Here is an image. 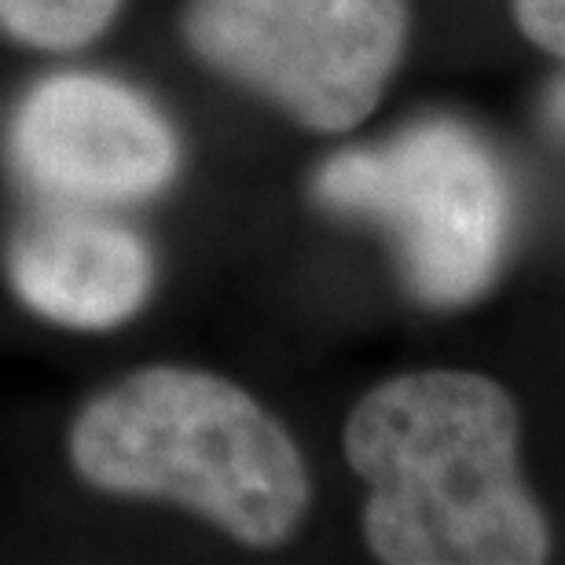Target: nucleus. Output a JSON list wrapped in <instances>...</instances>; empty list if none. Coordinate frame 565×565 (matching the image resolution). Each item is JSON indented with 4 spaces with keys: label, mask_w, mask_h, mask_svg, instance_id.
Returning a JSON list of instances; mask_svg holds the SVG:
<instances>
[{
    "label": "nucleus",
    "mask_w": 565,
    "mask_h": 565,
    "mask_svg": "<svg viewBox=\"0 0 565 565\" xmlns=\"http://www.w3.org/2000/svg\"><path fill=\"white\" fill-rule=\"evenodd\" d=\"M345 456L371 489L364 533L382 562H544V518L518 481V415L495 382L467 371L382 382L349 415Z\"/></svg>",
    "instance_id": "f257e3e1"
},
{
    "label": "nucleus",
    "mask_w": 565,
    "mask_h": 565,
    "mask_svg": "<svg viewBox=\"0 0 565 565\" xmlns=\"http://www.w3.org/2000/svg\"><path fill=\"white\" fill-rule=\"evenodd\" d=\"M71 459L93 489L184 503L250 547L282 544L309 503L290 434L210 371L121 379L77 415Z\"/></svg>",
    "instance_id": "f03ea898"
},
{
    "label": "nucleus",
    "mask_w": 565,
    "mask_h": 565,
    "mask_svg": "<svg viewBox=\"0 0 565 565\" xmlns=\"http://www.w3.org/2000/svg\"><path fill=\"white\" fill-rule=\"evenodd\" d=\"M320 199L386 224L408 282L429 305H459L489 287L511 217L495 158L451 121L415 126L382 151L331 158Z\"/></svg>",
    "instance_id": "7ed1b4c3"
},
{
    "label": "nucleus",
    "mask_w": 565,
    "mask_h": 565,
    "mask_svg": "<svg viewBox=\"0 0 565 565\" xmlns=\"http://www.w3.org/2000/svg\"><path fill=\"white\" fill-rule=\"evenodd\" d=\"M404 33V0H191L188 8V38L202 60L320 132H345L375 110Z\"/></svg>",
    "instance_id": "20e7f679"
},
{
    "label": "nucleus",
    "mask_w": 565,
    "mask_h": 565,
    "mask_svg": "<svg viewBox=\"0 0 565 565\" xmlns=\"http://www.w3.org/2000/svg\"><path fill=\"white\" fill-rule=\"evenodd\" d=\"M11 143L22 173L66 202L154 195L177 166L169 121L129 85L96 74H63L33 88Z\"/></svg>",
    "instance_id": "39448f33"
},
{
    "label": "nucleus",
    "mask_w": 565,
    "mask_h": 565,
    "mask_svg": "<svg viewBox=\"0 0 565 565\" xmlns=\"http://www.w3.org/2000/svg\"><path fill=\"white\" fill-rule=\"evenodd\" d=\"M11 282L33 312L63 327L104 331L126 323L151 290V254L115 221L49 213L11 246Z\"/></svg>",
    "instance_id": "423d86ee"
},
{
    "label": "nucleus",
    "mask_w": 565,
    "mask_h": 565,
    "mask_svg": "<svg viewBox=\"0 0 565 565\" xmlns=\"http://www.w3.org/2000/svg\"><path fill=\"white\" fill-rule=\"evenodd\" d=\"M121 0H0V26L22 44L66 52L93 41Z\"/></svg>",
    "instance_id": "0eeeda50"
},
{
    "label": "nucleus",
    "mask_w": 565,
    "mask_h": 565,
    "mask_svg": "<svg viewBox=\"0 0 565 565\" xmlns=\"http://www.w3.org/2000/svg\"><path fill=\"white\" fill-rule=\"evenodd\" d=\"M514 8L529 38L565 55V0H514Z\"/></svg>",
    "instance_id": "6e6552de"
},
{
    "label": "nucleus",
    "mask_w": 565,
    "mask_h": 565,
    "mask_svg": "<svg viewBox=\"0 0 565 565\" xmlns=\"http://www.w3.org/2000/svg\"><path fill=\"white\" fill-rule=\"evenodd\" d=\"M551 118H555L558 129H565V88H558L555 104H551Z\"/></svg>",
    "instance_id": "1a4fd4ad"
}]
</instances>
